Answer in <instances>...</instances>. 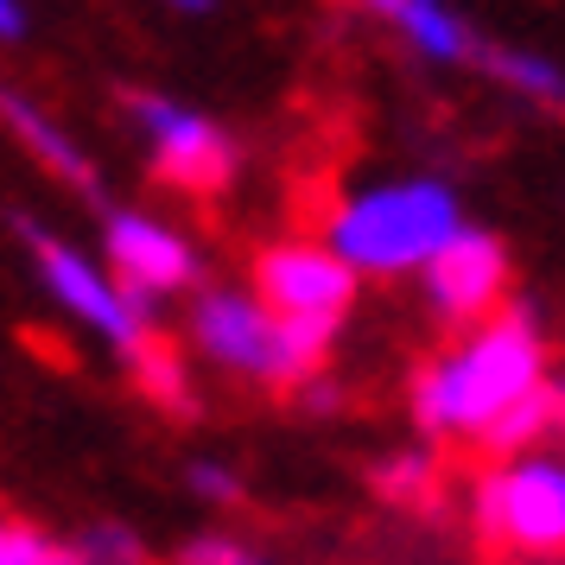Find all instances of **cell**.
Instances as JSON below:
<instances>
[{"mask_svg": "<svg viewBox=\"0 0 565 565\" xmlns=\"http://www.w3.org/2000/svg\"><path fill=\"white\" fill-rule=\"evenodd\" d=\"M369 7L382 13L387 26L407 32L426 57H438V64H470V57L483 52V45H477V32L463 26L445 0H369Z\"/></svg>", "mask_w": 565, "mask_h": 565, "instance_id": "12", "label": "cell"}, {"mask_svg": "<svg viewBox=\"0 0 565 565\" xmlns=\"http://www.w3.org/2000/svg\"><path fill=\"white\" fill-rule=\"evenodd\" d=\"M128 115L140 121V134L153 140L159 184L191 191V198H216V191L235 179L242 147H235L210 115H191V108L166 103V96H128Z\"/></svg>", "mask_w": 565, "mask_h": 565, "instance_id": "5", "label": "cell"}, {"mask_svg": "<svg viewBox=\"0 0 565 565\" xmlns=\"http://www.w3.org/2000/svg\"><path fill=\"white\" fill-rule=\"evenodd\" d=\"M26 32V13H20V0H0V39H20Z\"/></svg>", "mask_w": 565, "mask_h": 565, "instance_id": "21", "label": "cell"}, {"mask_svg": "<svg viewBox=\"0 0 565 565\" xmlns=\"http://www.w3.org/2000/svg\"><path fill=\"white\" fill-rule=\"evenodd\" d=\"M20 235H26V248H32V260H39L45 286H52V299L77 311L89 331H103L115 350H134L140 331H153V306H147V299H128L89 255L64 248V242L45 235V230H32L26 216H20Z\"/></svg>", "mask_w": 565, "mask_h": 565, "instance_id": "6", "label": "cell"}, {"mask_svg": "<svg viewBox=\"0 0 565 565\" xmlns=\"http://www.w3.org/2000/svg\"><path fill=\"white\" fill-rule=\"evenodd\" d=\"M184 483H191V495H204L210 509H242V495H248V483L235 477L230 463H216V458H198Z\"/></svg>", "mask_w": 565, "mask_h": 565, "instance_id": "18", "label": "cell"}, {"mask_svg": "<svg viewBox=\"0 0 565 565\" xmlns=\"http://www.w3.org/2000/svg\"><path fill=\"white\" fill-rule=\"evenodd\" d=\"M426 292H433V311L445 324L489 318L502 306V292H509V248H502V235L458 223L438 242V255L426 260Z\"/></svg>", "mask_w": 565, "mask_h": 565, "instance_id": "8", "label": "cell"}, {"mask_svg": "<svg viewBox=\"0 0 565 565\" xmlns=\"http://www.w3.org/2000/svg\"><path fill=\"white\" fill-rule=\"evenodd\" d=\"M255 299L274 318H331L343 324L356 306V267L318 242H274L255 255Z\"/></svg>", "mask_w": 565, "mask_h": 565, "instance_id": "7", "label": "cell"}, {"mask_svg": "<svg viewBox=\"0 0 565 565\" xmlns=\"http://www.w3.org/2000/svg\"><path fill=\"white\" fill-rule=\"evenodd\" d=\"M0 121L13 128V140H20L45 172H57V179L77 184V191H96V166H89V153H83L77 140L57 128L39 103H26V96H13V89H7V96H0Z\"/></svg>", "mask_w": 565, "mask_h": 565, "instance_id": "11", "label": "cell"}, {"mask_svg": "<svg viewBox=\"0 0 565 565\" xmlns=\"http://www.w3.org/2000/svg\"><path fill=\"white\" fill-rule=\"evenodd\" d=\"M463 223L451 184L407 179L362 191L331 216V255L350 260L356 274H413L438 255V242Z\"/></svg>", "mask_w": 565, "mask_h": 565, "instance_id": "3", "label": "cell"}, {"mask_svg": "<svg viewBox=\"0 0 565 565\" xmlns=\"http://www.w3.org/2000/svg\"><path fill=\"white\" fill-rule=\"evenodd\" d=\"M179 565H267V559H260V546L235 534H198L179 546Z\"/></svg>", "mask_w": 565, "mask_h": 565, "instance_id": "17", "label": "cell"}, {"mask_svg": "<svg viewBox=\"0 0 565 565\" xmlns=\"http://www.w3.org/2000/svg\"><path fill=\"white\" fill-rule=\"evenodd\" d=\"M172 7H179V13H210L216 0H172Z\"/></svg>", "mask_w": 565, "mask_h": 565, "instance_id": "22", "label": "cell"}, {"mask_svg": "<svg viewBox=\"0 0 565 565\" xmlns=\"http://www.w3.org/2000/svg\"><path fill=\"white\" fill-rule=\"evenodd\" d=\"M559 419H565V387L546 375V382H534L521 401H509V407L495 413L477 433V445H483L489 458H527V451H540L546 438L559 433Z\"/></svg>", "mask_w": 565, "mask_h": 565, "instance_id": "10", "label": "cell"}, {"mask_svg": "<svg viewBox=\"0 0 565 565\" xmlns=\"http://www.w3.org/2000/svg\"><path fill=\"white\" fill-rule=\"evenodd\" d=\"M546 382V337L527 299L477 318L451 356L426 362L413 375V419L426 438H477L495 413Z\"/></svg>", "mask_w": 565, "mask_h": 565, "instance_id": "1", "label": "cell"}, {"mask_svg": "<svg viewBox=\"0 0 565 565\" xmlns=\"http://www.w3.org/2000/svg\"><path fill=\"white\" fill-rule=\"evenodd\" d=\"M477 64H483L489 77H502L509 89L534 96V103H559V96H565L559 64H553V57H527V52H509V45H483Z\"/></svg>", "mask_w": 565, "mask_h": 565, "instance_id": "15", "label": "cell"}, {"mask_svg": "<svg viewBox=\"0 0 565 565\" xmlns=\"http://www.w3.org/2000/svg\"><path fill=\"white\" fill-rule=\"evenodd\" d=\"M103 242H108V260H115V286L128 299H147L153 306L159 292H179V286L198 280L191 242L172 235L166 223H153V216H140V210H115Z\"/></svg>", "mask_w": 565, "mask_h": 565, "instance_id": "9", "label": "cell"}, {"mask_svg": "<svg viewBox=\"0 0 565 565\" xmlns=\"http://www.w3.org/2000/svg\"><path fill=\"white\" fill-rule=\"evenodd\" d=\"M369 489L382 495L387 509H413V514H433L438 495H445V463L433 451H387L369 470Z\"/></svg>", "mask_w": 565, "mask_h": 565, "instance_id": "14", "label": "cell"}, {"mask_svg": "<svg viewBox=\"0 0 565 565\" xmlns=\"http://www.w3.org/2000/svg\"><path fill=\"white\" fill-rule=\"evenodd\" d=\"M121 356H128V369H134V387H140L159 413H172V419H191V413H198V394H191L179 343H166L159 331H140V343L121 350Z\"/></svg>", "mask_w": 565, "mask_h": 565, "instance_id": "13", "label": "cell"}, {"mask_svg": "<svg viewBox=\"0 0 565 565\" xmlns=\"http://www.w3.org/2000/svg\"><path fill=\"white\" fill-rule=\"evenodd\" d=\"M83 565H147V540L121 527V521H96L89 534L77 540Z\"/></svg>", "mask_w": 565, "mask_h": 565, "instance_id": "16", "label": "cell"}, {"mask_svg": "<svg viewBox=\"0 0 565 565\" xmlns=\"http://www.w3.org/2000/svg\"><path fill=\"white\" fill-rule=\"evenodd\" d=\"M45 534L39 527H20V521H0V565H32L39 559Z\"/></svg>", "mask_w": 565, "mask_h": 565, "instance_id": "19", "label": "cell"}, {"mask_svg": "<svg viewBox=\"0 0 565 565\" xmlns=\"http://www.w3.org/2000/svg\"><path fill=\"white\" fill-rule=\"evenodd\" d=\"M32 565H83V553H77V546H57V540H45Z\"/></svg>", "mask_w": 565, "mask_h": 565, "instance_id": "20", "label": "cell"}, {"mask_svg": "<svg viewBox=\"0 0 565 565\" xmlns=\"http://www.w3.org/2000/svg\"><path fill=\"white\" fill-rule=\"evenodd\" d=\"M470 521L489 553H527L553 559L565 546V463L559 458H509L489 463L470 489Z\"/></svg>", "mask_w": 565, "mask_h": 565, "instance_id": "4", "label": "cell"}, {"mask_svg": "<svg viewBox=\"0 0 565 565\" xmlns=\"http://www.w3.org/2000/svg\"><path fill=\"white\" fill-rule=\"evenodd\" d=\"M337 331L343 324L331 318H274L255 292H204L191 311V343L216 369L255 375L260 387H280V394L324 375Z\"/></svg>", "mask_w": 565, "mask_h": 565, "instance_id": "2", "label": "cell"}]
</instances>
